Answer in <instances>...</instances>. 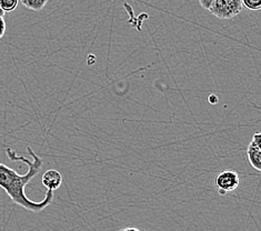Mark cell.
Listing matches in <instances>:
<instances>
[{
	"label": "cell",
	"mask_w": 261,
	"mask_h": 231,
	"mask_svg": "<svg viewBox=\"0 0 261 231\" xmlns=\"http://www.w3.org/2000/svg\"><path fill=\"white\" fill-rule=\"evenodd\" d=\"M18 4H19V0H0V8L6 14V12L14 11Z\"/></svg>",
	"instance_id": "obj_7"
},
{
	"label": "cell",
	"mask_w": 261,
	"mask_h": 231,
	"mask_svg": "<svg viewBox=\"0 0 261 231\" xmlns=\"http://www.w3.org/2000/svg\"><path fill=\"white\" fill-rule=\"evenodd\" d=\"M19 2H21L24 7L33 11H40L48 4V0H19Z\"/></svg>",
	"instance_id": "obj_6"
},
{
	"label": "cell",
	"mask_w": 261,
	"mask_h": 231,
	"mask_svg": "<svg viewBox=\"0 0 261 231\" xmlns=\"http://www.w3.org/2000/svg\"><path fill=\"white\" fill-rule=\"evenodd\" d=\"M214 2H215V0H199V4H200V6L203 9L208 10L209 7H210V5L213 4Z\"/></svg>",
	"instance_id": "obj_10"
},
{
	"label": "cell",
	"mask_w": 261,
	"mask_h": 231,
	"mask_svg": "<svg viewBox=\"0 0 261 231\" xmlns=\"http://www.w3.org/2000/svg\"><path fill=\"white\" fill-rule=\"evenodd\" d=\"M27 150L32 156L33 160H29L26 157H23V156H18L11 148L6 149V153H7L9 159L12 161H22L23 164L28 166V171L24 174H19L14 169H11V168L4 164H0V187L7 192L9 198L16 204L29 211L35 212V214H38V212L46 209L53 202L54 191L47 190L45 198L39 202L30 200L27 197L26 192H24V188L40 172L43 165L42 159L38 155H36L32 147H28Z\"/></svg>",
	"instance_id": "obj_1"
},
{
	"label": "cell",
	"mask_w": 261,
	"mask_h": 231,
	"mask_svg": "<svg viewBox=\"0 0 261 231\" xmlns=\"http://www.w3.org/2000/svg\"><path fill=\"white\" fill-rule=\"evenodd\" d=\"M41 183L43 187H46L47 190L55 191L59 189L61 185H63V176H61V173L58 170H47L43 173Z\"/></svg>",
	"instance_id": "obj_5"
},
{
	"label": "cell",
	"mask_w": 261,
	"mask_h": 231,
	"mask_svg": "<svg viewBox=\"0 0 261 231\" xmlns=\"http://www.w3.org/2000/svg\"><path fill=\"white\" fill-rule=\"evenodd\" d=\"M241 0H215L208 11L219 19H232L242 11Z\"/></svg>",
	"instance_id": "obj_2"
},
{
	"label": "cell",
	"mask_w": 261,
	"mask_h": 231,
	"mask_svg": "<svg viewBox=\"0 0 261 231\" xmlns=\"http://www.w3.org/2000/svg\"><path fill=\"white\" fill-rule=\"evenodd\" d=\"M242 7H245L248 10L258 11L261 9V0H241Z\"/></svg>",
	"instance_id": "obj_8"
},
{
	"label": "cell",
	"mask_w": 261,
	"mask_h": 231,
	"mask_svg": "<svg viewBox=\"0 0 261 231\" xmlns=\"http://www.w3.org/2000/svg\"><path fill=\"white\" fill-rule=\"evenodd\" d=\"M120 231H141V230H140V229H138V228L130 227V228H125V229H122V230H120Z\"/></svg>",
	"instance_id": "obj_11"
},
{
	"label": "cell",
	"mask_w": 261,
	"mask_h": 231,
	"mask_svg": "<svg viewBox=\"0 0 261 231\" xmlns=\"http://www.w3.org/2000/svg\"><path fill=\"white\" fill-rule=\"evenodd\" d=\"M6 28H7V24H6L4 17H0V39L4 37V35L6 33Z\"/></svg>",
	"instance_id": "obj_9"
},
{
	"label": "cell",
	"mask_w": 261,
	"mask_h": 231,
	"mask_svg": "<svg viewBox=\"0 0 261 231\" xmlns=\"http://www.w3.org/2000/svg\"><path fill=\"white\" fill-rule=\"evenodd\" d=\"M247 157L250 166L257 171L261 170V134L254 133L247 148Z\"/></svg>",
	"instance_id": "obj_4"
},
{
	"label": "cell",
	"mask_w": 261,
	"mask_h": 231,
	"mask_svg": "<svg viewBox=\"0 0 261 231\" xmlns=\"http://www.w3.org/2000/svg\"><path fill=\"white\" fill-rule=\"evenodd\" d=\"M5 16V12L3 11V9L0 8V17H4Z\"/></svg>",
	"instance_id": "obj_12"
},
{
	"label": "cell",
	"mask_w": 261,
	"mask_h": 231,
	"mask_svg": "<svg viewBox=\"0 0 261 231\" xmlns=\"http://www.w3.org/2000/svg\"><path fill=\"white\" fill-rule=\"evenodd\" d=\"M239 174L233 170L221 171L215 178V187L219 195H226V193L234 191L239 187Z\"/></svg>",
	"instance_id": "obj_3"
}]
</instances>
